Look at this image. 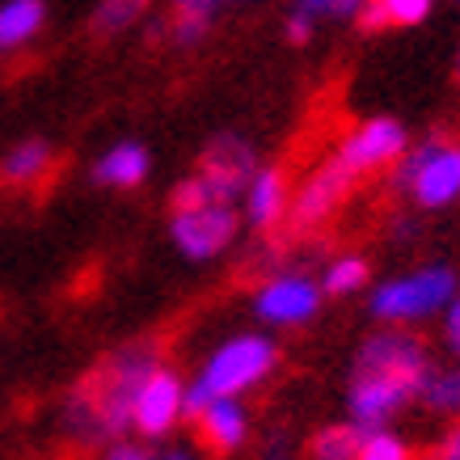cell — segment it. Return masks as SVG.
<instances>
[{
    "label": "cell",
    "mask_w": 460,
    "mask_h": 460,
    "mask_svg": "<svg viewBox=\"0 0 460 460\" xmlns=\"http://www.w3.org/2000/svg\"><path fill=\"white\" fill-rule=\"evenodd\" d=\"M431 372V350L405 325H385L355 350L347 380V419L355 427H389L410 402H419L422 376Z\"/></svg>",
    "instance_id": "1"
},
{
    "label": "cell",
    "mask_w": 460,
    "mask_h": 460,
    "mask_svg": "<svg viewBox=\"0 0 460 460\" xmlns=\"http://www.w3.org/2000/svg\"><path fill=\"white\" fill-rule=\"evenodd\" d=\"M279 367V347L266 334H237L211 350L199 376L186 385V419L216 397H245Z\"/></svg>",
    "instance_id": "2"
},
{
    "label": "cell",
    "mask_w": 460,
    "mask_h": 460,
    "mask_svg": "<svg viewBox=\"0 0 460 460\" xmlns=\"http://www.w3.org/2000/svg\"><path fill=\"white\" fill-rule=\"evenodd\" d=\"M161 363L156 342H131V347L111 350L106 359L81 380L84 397L93 405V419H98L102 439H119L131 431V405L140 393L144 376Z\"/></svg>",
    "instance_id": "3"
},
{
    "label": "cell",
    "mask_w": 460,
    "mask_h": 460,
    "mask_svg": "<svg viewBox=\"0 0 460 460\" xmlns=\"http://www.w3.org/2000/svg\"><path fill=\"white\" fill-rule=\"evenodd\" d=\"M456 292H460L456 270L444 262H431V266L410 270V275L376 283L372 296H367V308H372V317L385 321V325H419V321L439 317L444 305Z\"/></svg>",
    "instance_id": "4"
},
{
    "label": "cell",
    "mask_w": 460,
    "mask_h": 460,
    "mask_svg": "<svg viewBox=\"0 0 460 460\" xmlns=\"http://www.w3.org/2000/svg\"><path fill=\"white\" fill-rule=\"evenodd\" d=\"M397 186L422 211H444L460 203V144L435 136L405 148L397 161Z\"/></svg>",
    "instance_id": "5"
},
{
    "label": "cell",
    "mask_w": 460,
    "mask_h": 460,
    "mask_svg": "<svg viewBox=\"0 0 460 460\" xmlns=\"http://www.w3.org/2000/svg\"><path fill=\"white\" fill-rule=\"evenodd\" d=\"M405 148H410V136H405V127L397 119H367L350 136H342V144L334 148V161L359 181L367 173H376V169L397 165Z\"/></svg>",
    "instance_id": "6"
},
{
    "label": "cell",
    "mask_w": 460,
    "mask_h": 460,
    "mask_svg": "<svg viewBox=\"0 0 460 460\" xmlns=\"http://www.w3.org/2000/svg\"><path fill=\"white\" fill-rule=\"evenodd\" d=\"M169 237L190 262H208V258H220L233 237H237V211L233 203H203V208H186L173 211L169 220Z\"/></svg>",
    "instance_id": "7"
},
{
    "label": "cell",
    "mask_w": 460,
    "mask_h": 460,
    "mask_svg": "<svg viewBox=\"0 0 460 460\" xmlns=\"http://www.w3.org/2000/svg\"><path fill=\"white\" fill-rule=\"evenodd\" d=\"M258 169V153H253L250 140H241L233 131H224L199 153V178L208 186L211 203H237L245 181L253 178Z\"/></svg>",
    "instance_id": "8"
},
{
    "label": "cell",
    "mask_w": 460,
    "mask_h": 460,
    "mask_svg": "<svg viewBox=\"0 0 460 460\" xmlns=\"http://www.w3.org/2000/svg\"><path fill=\"white\" fill-rule=\"evenodd\" d=\"M186 419V385L178 380L173 367L156 363L153 372L144 376L136 405H131V431H140L144 439H161L178 422Z\"/></svg>",
    "instance_id": "9"
},
{
    "label": "cell",
    "mask_w": 460,
    "mask_h": 460,
    "mask_svg": "<svg viewBox=\"0 0 460 460\" xmlns=\"http://www.w3.org/2000/svg\"><path fill=\"white\" fill-rule=\"evenodd\" d=\"M321 283L313 275H270V279L253 292V313L258 321L275 325V330H292L305 325L321 313Z\"/></svg>",
    "instance_id": "10"
},
{
    "label": "cell",
    "mask_w": 460,
    "mask_h": 460,
    "mask_svg": "<svg viewBox=\"0 0 460 460\" xmlns=\"http://www.w3.org/2000/svg\"><path fill=\"white\" fill-rule=\"evenodd\" d=\"M350 190H355V178H350L347 169L330 156L325 165H317L313 173H308L305 186L292 195V203H288V220H292L296 228H317V224H325L342 203H347Z\"/></svg>",
    "instance_id": "11"
},
{
    "label": "cell",
    "mask_w": 460,
    "mask_h": 460,
    "mask_svg": "<svg viewBox=\"0 0 460 460\" xmlns=\"http://www.w3.org/2000/svg\"><path fill=\"white\" fill-rule=\"evenodd\" d=\"M190 419H195L203 447H211L216 456H233L250 439V410L241 405V397H216V402L199 405Z\"/></svg>",
    "instance_id": "12"
},
{
    "label": "cell",
    "mask_w": 460,
    "mask_h": 460,
    "mask_svg": "<svg viewBox=\"0 0 460 460\" xmlns=\"http://www.w3.org/2000/svg\"><path fill=\"white\" fill-rule=\"evenodd\" d=\"M241 203H245V220L253 228H279L288 220V203H292V190H288V178H283V169L275 165H258L253 169V178L245 181V190H241Z\"/></svg>",
    "instance_id": "13"
},
{
    "label": "cell",
    "mask_w": 460,
    "mask_h": 460,
    "mask_svg": "<svg viewBox=\"0 0 460 460\" xmlns=\"http://www.w3.org/2000/svg\"><path fill=\"white\" fill-rule=\"evenodd\" d=\"M148 169H153V156L148 148L136 140H119L114 148L98 156V165H93V181L98 186H111V190H136L144 178H148Z\"/></svg>",
    "instance_id": "14"
},
{
    "label": "cell",
    "mask_w": 460,
    "mask_h": 460,
    "mask_svg": "<svg viewBox=\"0 0 460 460\" xmlns=\"http://www.w3.org/2000/svg\"><path fill=\"white\" fill-rule=\"evenodd\" d=\"M51 161H56V153H51L47 140H22L4 153L0 178L9 181V186H39V181L51 173Z\"/></svg>",
    "instance_id": "15"
},
{
    "label": "cell",
    "mask_w": 460,
    "mask_h": 460,
    "mask_svg": "<svg viewBox=\"0 0 460 460\" xmlns=\"http://www.w3.org/2000/svg\"><path fill=\"white\" fill-rule=\"evenodd\" d=\"M435 9V0H363L359 26L363 30H389V26H419Z\"/></svg>",
    "instance_id": "16"
},
{
    "label": "cell",
    "mask_w": 460,
    "mask_h": 460,
    "mask_svg": "<svg viewBox=\"0 0 460 460\" xmlns=\"http://www.w3.org/2000/svg\"><path fill=\"white\" fill-rule=\"evenodd\" d=\"M47 22V4L42 0H4L0 4V51H13L30 42Z\"/></svg>",
    "instance_id": "17"
},
{
    "label": "cell",
    "mask_w": 460,
    "mask_h": 460,
    "mask_svg": "<svg viewBox=\"0 0 460 460\" xmlns=\"http://www.w3.org/2000/svg\"><path fill=\"white\" fill-rule=\"evenodd\" d=\"M419 405H427L431 414L439 419H460V363H447V367H435L422 376V389H419Z\"/></svg>",
    "instance_id": "18"
},
{
    "label": "cell",
    "mask_w": 460,
    "mask_h": 460,
    "mask_svg": "<svg viewBox=\"0 0 460 460\" xmlns=\"http://www.w3.org/2000/svg\"><path fill=\"white\" fill-rule=\"evenodd\" d=\"M367 279H372L367 258H359V253H342V258H334V262L325 266V275H321V292L325 296H355V292L367 288Z\"/></svg>",
    "instance_id": "19"
},
{
    "label": "cell",
    "mask_w": 460,
    "mask_h": 460,
    "mask_svg": "<svg viewBox=\"0 0 460 460\" xmlns=\"http://www.w3.org/2000/svg\"><path fill=\"white\" fill-rule=\"evenodd\" d=\"M148 4H153V0H102L98 9H93V22H89V30H93L98 39L123 34L127 26H136V22L148 13Z\"/></svg>",
    "instance_id": "20"
},
{
    "label": "cell",
    "mask_w": 460,
    "mask_h": 460,
    "mask_svg": "<svg viewBox=\"0 0 460 460\" xmlns=\"http://www.w3.org/2000/svg\"><path fill=\"white\" fill-rule=\"evenodd\" d=\"M359 435L363 427H355V422H338V427H321L317 435H313V460H355V447H359Z\"/></svg>",
    "instance_id": "21"
},
{
    "label": "cell",
    "mask_w": 460,
    "mask_h": 460,
    "mask_svg": "<svg viewBox=\"0 0 460 460\" xmlns=\"http://www.w3.org/2000/svg\"><path fill=\"white\" fill-rule=\"evenodd\" d=\"M355 460H414V447L405 444L397 431H389V427H367L359 435Z\"/></svg>",
    "instance_id": "22"
},
{
    "label": "cell",
    "mask_w": 460,
    "mask_h": 460,
    "mask_svg": "<svg viewBox=\"0 0 460 460\" xmlns=\"http://www.w3.org/2000/svg\"><path fill=\"white\" fill-rule=\"evenodd\" d=\"M169 203H173V211H186V208H203V203H211L208 186H203V178L199 173H190V178H181L173 190H169Z\"/></svg>",
    "instance_id": "23"
},
{
    "label": "cell",
    "mask_w": 460,
    "mask_h": 460,
    "mask_svg": "<svg viewBox=\"0 0 460 460\" xmlns=\"http://www.w3.org/2000/svg\"><path fill=\"white\" fill-rule=\"evenodd\" d=\"M292 13L308 17V22H317V17H347L350 9L342 4V0H296Z\"/></svg>",
    "instance_id": "24"
},
{
    "label": "cell",
    "mask_w": 460,
    "mask_h": 460,
    "mask_svg": "<svg viewBox=\"0 0 460 460\" xmlns=\"http://www.w3.org/2000/svg\"><path fill=\"white\" fill-rule=\"evenodd\" d=\"M444 347L460 359V292L444 305Z\"/></svg>",
    "instance_id": "25"
},
{
    "label": "cell",
    "mask_w": 460,
    "mask_h": 460,
    "mask_svg": "<svg viewBox=\"0 0 460 460\" xmlns=\"http://www.w3.org/2000/svg\"><path fill=\"white\" fill-rule=\"evenodd\" d=\"M102 460H153V452H148L144 444H131V439H123V435H119V439L106 447V456H102Z\"/></svg>",
    "instance_id": "26"
},
{
    "label": "cell",
    "mask_w": 460,
    "mask_h": 460,
    "mask_svg": "<svg viewBox=\"0 0 460 460\" xmlns=\"http://www.w3.org/2000/svg\"><path fill=\"white\" fill-rule=\"evenodd\" d=\"M435 460H460V419L447 427V435L435 447Z\"/></svg>",
    "instance_id": "27"
},
{
    "label": "cell",
    "mask_w": 460,
    "mask_h": 460,
    "mask_svg": "<svg viewBox=\"0 0 460 460\" xmlns=\"http://www.w3.org/2000/svg\"><path fill=\"white\" fill-rule=\"evenodd\" d=\"M313 26H317V22H308V17H300V13H288V39L292 42H308L313 39Z\"/></svg>",
    "instance_id": "28"
},
{
    "label": "cell",
    "mask_w": 460,
    "mask_h": 460,
    "mask_svg": "<svg viewBox=\"0 0 460 460\" xmlns=\"http://www.w3.org/2000/svg\"><path fill=\"white\" fill-rule=\"evenodd\" d=\"M262 460H292V447H288V439H270L262 452Z\"/></svg>",
    "instance_id": "29"
},
{
    "label": "cell",
    "mask_w": 460,
    "mask_h": 460,
    "mask_svg": "<svg viewBox=\"0 0 460 460\" xmlns=\"http://www.w3.org/2000/svg\"><path fill=\"white\" fill-rule=\"evenodd\" d=\"M161 460H195V456H190V452H181V447H173V452H165Z\"/></svg>",
    "instance_id": "30"
},
{
    "label": "cell",
    "mask_w": 460,
    "mask_h": 460,
    "mask_svg": "<svg viewBox=\"0 0 460 460\" xmlns=\"http://www.w3.org/2000/svg\"><path fill=\"white\" fill-rule=\"evenodd\" d=\"M342 4H347V9H350V13H355V9H359V4H363V0H342Z\"/></svg>",
    "instance_id": "31"
},
{
    "label": "cell",
    "mask_w": 460,
    "mask_h": 460,
    "mask_svg": "<svg viewBox=\"0 0 460 460\" xmlns=\"http://www.w3.org/2000/svg\"><path fill=\"white\" fill-rule=\"evenodd\" d=\"M456 76H460V56H456Z\"/></svg>",
    "instance_id": "32"
},
{
    "label": "cell",
    "mask_w": 460,
    "mask_h": 460,
    "mask_svg": "<svg viewBox=\"0 0 460 460\" xmlns=\"http://www.w3.org/2000/svg\"><path fill=\"white\" fill-rule=\"evenodd\" d=\"M224 4H237V0H224Z\"/></svg>",
    "instance_id": "33"
}]
</instances>
